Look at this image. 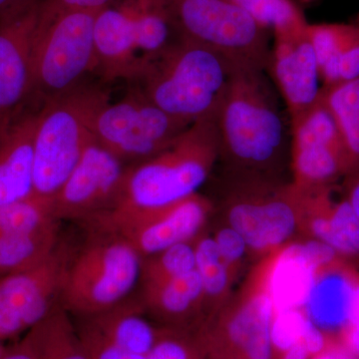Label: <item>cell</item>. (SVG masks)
Instances as JSON below:
<instances>
[{
  "mask_svg": "<svg viewBox=\"0 0 359 359\" xmlns=\"http://www.w3.org/2000/svg\"><path fill=\"white\" fill-rule=\"evenodd\" d=\"M238 69L211 49L181 39L151 59L137 82L161 110L192 125L214 119Z\"/></svg>",
  "mask_w": 359,
  "mask_h": 359,
  "instance_id": "cell-3",
  "label": "cell"
},
{
  "mask_svg": "<svg viewBox=\"0 0 359 359\" xmlns=\"http://www.w3.org/2000/svg\"><path fill=\"white\" fill-rule=\"evenodd\" d=\"M194 245L196 271L202 280L204 297H221L230 283V266L222 256L215 238H201Z\"/></svg>",
  "mask_w": 359,
  "mask_h": 359,
  "instance_id": "cell-30",
  "label": "cell"
},
{
  "mask_svg": "<svg viewBox=\"0 0 359 359\" xmlns=\"http://www.w3.org/2000/svg\"><path fill=\"white\" fill-rule=\"evenodd\" d=\"M72 252L65 245L46 261L0 278V340L18 339L59 306Z\"/></svg>",
  "mask_w": 359,
  "mask_h": 359,
  "instance_id": "cell-9",
  "label": "cell"
},
{
  "mask_svg": "<svg viewBox=\"0 0 359 359\" xmlns=\"http://www.w3.org/2000/svg\"><path fill=\"white\" fill-rule=\"evenodd\" d=\"M36 327L40 358L88 359L77 328L73 325L68 311L61 304Z\"/></svg>",
  "mask_w": 359,
  "mask_h": 359,
  "instance_id": "cell-26",
  "label": "cell"
},
{
  "mask_svg": "<svg viewBox=\"0 0 359 359\" xmlns=\"http://www.w3.org/2000/svg\"><path fill=\"white\" fill-rule=\"evenodd\" d=\"M22 1H25V0H0V18Z\"/></svg>",
  "mask_w": 359,
  "mask_h": 359,
  "instance_id": "cell-41",
  "label": "cell"
},
{
  "mask_svg": "<svg viewBox=\"0 0 359 359\" xmlns=\"http://www.w3.org/2000/svg\"><path fill=\"white\" fill-rule=\"evenodd\" d=\"M308 25L273 32L266 74L282 98L290 125L320 102L323 92Z\"/></svg>",
  "mask_w": 359,
  "mask_h": 359,
  "instance_id": "cell-14",
  "label": "cell"
},
{
  "mask_svg": "<svg viewBox=\"0 0 359 359\" xmlns=\"http://www.w3.org/2000/svg\"><path fill=\"white\" fill-rule=\"evenodd\" d=\"M219 159L214 119L188 127L159 154L129 165L114 204L88 222L167 209L198 194Z\"/></svg>",
  "mask_w": 359,
  "mask_h": 359,
  "instance_id": "cell-2",
  "label": "cell"
},
{
  "mask_svg": "<svg viewBox=\"0 0 359 359\" xmlns=\"http://www.w3.org/2000/svg\"><path fill=\"white\" fill-rule=\"evenodd\" d=\"M311 359H337L334 354H332V351L330 349L325 348L323 353L316 354V355L313 356Z\"/></svg>",
  "mask_w": 359,
  "mask_h": 359,
  "instance_id": "cell-42",
  "label": "cell"
},
{
  "mask_svg": "<svg viewBox=\"0 0 359 359\" xmlns=\"http://www.w3.org/2000/svg\"><path fill=\"white\" fill-rule=\"evenodd\" d=\"M141 302L126 301L102 313L84 318L97 334L116 346L137 355L147 356L165 330H158L144 316Z\"/></svg>",
  "mask_w": 359,
  "mask_h": 359,
  "instance_id": "cell-20",
  "label": "cell"
},
{
  "mask_svg": "<svg viewBox=\"0 0 359 359\" xmlns=\"http://www.w3.org/2000/svg\"><path fill=\"white\" fill-rule=\"evenodd\" d=\"M203 299L202 280L195 269L163 282L143 283L141 304L165 320L177 321L190 316Z\"/></svg>",
  "mask_w": 359,
  "mask_h": 359,
  "instance_id": "cell-23",
  "label": "cell"
},
{
  "mask_svg": "<svg viewBox=\"0 0 359 359\" xmlns=\"http://www.w3.org/2000/svg\"><path fill=\"white\" fill-rule=\"evenodd\" d=\"M275 316L268 292L261 287L249 295L224 323L200 344L212 359H273L271 327Z\"/></svg>",
  "mask_w": 359,
  "mask_h": 359,
  "instance_id": "cell-15",
  "label": "cell"
},
{
  "mask_svg": "<svg viewBox=\"0 0 359 359\" xmlns=\"http://www.w3.org/2000/svg\"><path fill=\"white\" fill-rule=\"evenodd\" d=\"M108 101L103 90L77 88L44 101L37 112L33 161V196L51 201L93 139L92 123Z\"/></svg>",
  "mask_w": 359,
  "mask_h": 359,
  "instance_id": "cell-4",
  "label": "cell"
},
{
  "mask_svg": "<svg viewBox=\"0 0 359 359\" xmlns=\"http://www.w3.org/2000/svg\"><path fill=\"white\" fill-rule=\"evenodd\" d=\"M180 39L211 49L241 69L266 72L273 32L233 0H165Z\"/></svg>",
  "mask_w": 359,
  "mask_h": 359,
  "instance_id": "cell-6",
  "label": "cell"
},
{
  "mask_svg": "<svg viewBox=\"0 0 359 359\" xmlns=\"http://www.w3.org/2000/svg\"><path fill=\"white\" fill-rule=\"evenodd\" d=\"M323 87L359 77V18L348 23L308 25Z\"/></svg>",
  "mask_w": 359,
  "mask_h": 359,
  "instance_id": "cell-18",
  "label": "cell"
},
{
  "mask_svg": "<svg viewBox=\"0 0 359 359\" xmlns=\"http://www.w3.org/2000/svg\"><path fill=\"white\" fill-rule=\"evenodd\" d=\"M355 285L341 271L321 269L302 309L323 332H342L348 325Z\"/></svg>",
  "mask_w": 359,
  "mask_h": 359,
  "instance_id": "cell-22",
  "label": "cell"
},
{
  "mask_svg": "<svg viewBox=\"0 0 359 359\" xmlns=\"http://www.w3.org/2000/svg\"><path fill=\"white\" fill-rule=\"evenodd\" d=\"M4 349H6V346H4V342H2L0 340V358H1L2 353H4Z\"/></svg>",
  "mask_w": 359,
  "mask_h": 359,
  "instance_id": "cell-43",
  "label": "cell"
},
{
  "mask_svg": "<svg viewBox=\"0 0 359 359\" xmlns=\"http://www.w3.org/2000/svg\"><path fill=\"white\" fill-rule=\"evenodd\" d=\"M128 166L92 139L72 173L52 198L55 219L86 222L107 211L121 191Z\"/></svg>",
  "mask_w": 359,
  "mask_h": 359,
  "instance_id": "cell-12",
  "label": "cell"
},
{
  "mask_svg": "<svg viewBox=\"0 0 359 359\" xmlns=\"http://www.w3.org/2000/svg\"><path fill=\"white\" fill-rule=\"evenodd\" d=\"M346 177V199L359 219V166Z\"/></svg>",
  "mask_w": 359,
  "mask_h": 359,
  "instance_id": "cell-38",
  "label": "cell"
},
{
  "mask_svg": "<svg viewBox=\"0 0 359 359\" xmlns=\"http://www.w3.org/2000/svg\"><path fill=\"white\" fill-rule=\"evenodd\" d=\"M0 359H41L36 325L13 346H6Z\"/></svg>",
  "mask_w": 359,
  "mask_h": 359,
  "instance_id": "cell-36",
  "label": "cell"
},
{
  "mask_svg": "<svg viewBox=\"0 0 359 359\" xmlns=\"http://www.w3.org/2000/svg\"><path fill=\"white\" fill-rule=\"evenodd\" d=\"M117 0H43L41 13L54 14L62 11H82L98 13Z\"/></svg>",
  "mask_w": 359,
  "mask_h": 359,
  "instance_id": "cell-35",
  "label": "cell"
},
{
  "mask_svg": "<svg viewBox=\"0 0 359 359\" xmlns=\"http://www.w3.org/2000/svg\"><path fill=\"white\" fill-rule=\"evenodd\" d=\"M210 205L199 194L161 211L123 218L90 222L93 231L116 233L126 240L142 259L180 244L198 235Z\"/></svg>",
  "mask_w": 359,
  "mask_h": 359,
  "instance_id": "cell-13",
  "label": "cell"
},
{
  "mask_svg": "<svg viewBox=\"0 0 359 359\" xmlns=\"http://www.w3.org/2000/svg\"><path fill=\"white\" fill-rule=\"evenodd\" d=\"M96 71L108 81L138 80L145 69L133 20L119 1L101 9L94 23Z\"/></svg>",
  "mask_w": 359,
  "mask_h": 359,
  "instance_id": "cell-16",
  "label": "cell"
},
{
  "mask_svg": "<svg viewBox=\"0 0 359 359\" xmlns=\"http://www.w3.org/2000/svg\"><path fill=\"white\" fill-rule=\"evenodd\" d=\"M58 245V224L32 233H0V278L39 266Z\"/></svg>",
  "mask_w": 359,
  "mask_h": 359,
  "instance_id": "cell-24",
  "label": "cell"
},
{
  "mask_svg": "<svg viewBox=\"0 0 359 359\" xmlns=\"http://www.w3.org/2000/svg\"><path fill=\"white\" fill-rule=\"evenodd\" d=\"M311 358V353L302 341L297 342L282 353V359H309Z\"/></svg>",
  "mask_w": 359,
  "mask_h": 359,
  "instance_id": "cell-39",
  "label": "cell"
},
{
  "mask_svg": "<svg viewBox=\"0 0 359 359\" xmlns=\"http://www.w3.org/2000/svg\"><path fill=\"white\" fill-rule=\"evenodd\" d=\"M355 325V327H359V283L358 285H355V290H354L351 316H349L348 325Z\"/></svg>",
  "mask_w": 359,
  "mask_h": 359,
  "instance_id": "cell-40",
  "label": "cell"
},
{
  "mask_svg": "<svg viewBox=\"0 0 359 359\" xmlns=\"http://www.w3.org/2000/svg\"><path fill=\"white\" fill-rule=\"evenodd\" d=\"M318 273L302 244L280 250L271 259L264 280V289L273 302L275 313L304 309Z\"/></svg>",
  "mask_w": 359,
  "mask_h": 359,
  "instance_id": "cell-19",
  "label": "cell"
},
{
  "mask_svg": "<svg viewBox=\"0 0 359 359\" xmlns=\"http://www.w3.org/2000/svg\"><path fill=\"white\" fill-rule=\"evenodd\" d=\"M202 351L200 342H194L174 330H165L146 359H192Z\"/></svg>",
  "mask_w": 359,
  "mask_h": 359,
  "instance_id": "cell-32",
  "label": "cell"
},
{
  "mask_svg": "<svg viewBox=\"0 0 359 359\" xmlns=\"http://www.w3.org/2000/svg\"><path fill=\"white\" fill-rule=\"evenodd\" d=\"M97 13H41L33 47V94L44 101L80 86L96 70L94 23Z\"/></svg>",
  "mask_w": 359,
  "mask_h": 359,
  "instance_id": "cell-7",
  "label": "cell"
},
{
  "mask_svg": "<svg viewBox=\"0 0 359 359\" xmlns=\"http://www.w3.org/2000/svg\"><path fill=\"white\" fill-rule=\"evenodd\" d=\"M290 126V154L297 190L304 194L320 192L330 189L339 176H346L348 172L346 147L323 98Z\"/></svg>",
  "mask_w": 359,
  "mask_h": 359,
  "instance_id": "cell-10",
  "label": "cell"
},
{
  "mask_svg": "<svg viewBox=\"0 0 359 359\" xmlns=\"http://www.w3.org/2000/svg\"><path fill=\"white\" fill-rule=\"evenodd\" d=\"M43 0H25L0 18V131L33 94V47Z\"/></svg>",
  "mask_w": 359,
  "mask_h": 359,
  "instance_id": "cell-11",
  "label": "cell"
},
{
  "mask_svg": "<svg viewBox=\"0 0 359 359\" xmlns=\"http://www.w3.org/2000/svg\"><path fill=\"white\" fill-rule=\"evenodd\" d=\"M191 125L168 115L140 88L99 108L92 123L93 138L127 165L154 157Z\"/></svg>",
  "mask_w": 359,
  "mask_h": 359,
  "instance_id": "cell-8",
  "label": "cell"
},
{
  "mask_svg": "<svg viewBox=\"0 0 359 359\" xmlns=\"http://www.w3.org/2000/svg\"><path fill=\"white\" fill-rule=\"evenodd\" d=\"M259 25L271 32L297 29L308 25L294 0H233Z\"/></svg>",
  "mask_w": 359,
  "mask_h": 359,
  "instance_id": "cell-29",
  "label": "cell"
},
{
  "mask_svg": "<svg viewBox=\"0 0 359 359\" xmlns=\"http://www.w3.org/2000/svg\"><path fill=\"white\" fill-rule=\"evenodd\" d=\"M58 223L51 201L34 196L0 207V233H32Z\"/></svg>",
  "mask_w": 359,
  "mask_h": 359,
  "instance_id": "cell-27",
  "label": "cell"
},
{
  "mask_svg": "<svg viewBox=\"0 0 359 359\" xmlns=\"http://www.w3.org/2000/svg\"><path fill=\"white\" fill-rule=\"evenodd\" d=\"M302 341L308 348L311 358L316 355V354L323 353L328 346L325 332H323L320 327H316L311 320L308 321Z\"/></svg>",
  "mask_w": 359,
  "mask_h": 359,
  "instance_id": "cell-37",
  "label": "cell"
},
{
  "mask_svg": "<svg viewBox=\"0 0 359 359\" xmlns=\"http://www.w3.org/2000/svg\"><path fill=\"white\" fill-rule=\"evenodd\" d=\"M328 191L309 195L306 200L311 233L337 254L359 256V219L346 199L330 204Z\"/></svg>",
  "mask_w": 359,
  "mask_h": 359,
  "instance_id": "cell-21",
  "label": "cell"
},
{
  "mask_svg": "<svg viewBox=\"0 0 359 359\" xmlns=\"http://www.w3.org/2000/svg\"><path fill=\"white\" fill-rule=\"evenodd\" d=\"M321 98L341 135L348 158V174L359 166V77L323 87Z\"/></svg>",
  "mask_w": 359,
  "mask_h": 359,
  "instance_id": "cell-25",
  "label": "cell"
},
{
  "mask_svg": "<svg viewBox=\"0 0 359 359\" xmlns=\"http://www.w3.org/2000/svg\"><path fill=\"white\" fill-rule=\"evenodd\" d=\"M266 72L233 73L214 117L219 159L231 171L276 178L292 145V126Z\"/></svg>",
  "mask_w": 359,
  "mask_h": 359,
  "instance_id": "cell-1",
  "label": "cell"
},
{
  "mask_svg": "<svg viewBox=\"0 0 359 359\" xmlns=\"http://www.w3.org/2000/svg\"><path fill=\"white\" fill-rule=\"evenodd\" d=\"M96 231L76 255L66 273L60 304L90 318L126 301L141 280L142 257L120 236Z\"/></svg>",
  "mask_w": 359,
  "mask_h": 359,
  "instance_id": "cell-5",
  "label": "cell"
},
{
  "mask_svg": "<svg viewBox=\"0 0 359 359\" xmlns=\"http://www.w3.org/2000/svg\"><path fill=\"white\" fill-rule=\"evenodd\" d=\"M196 269L195 245L180 243L142 259L141 282L154 283L186 275Z\"/></svg>",
  "mask_w": 359,
  "mask_h": 359,
  "instance_id": "cell-28",
  "label": "cell"
},
{
  "mask_svg": "<svg viewBox=\"0 0 359 359\" xmlns=\"http://www.w3.org/2000/svg\"><path fill=\"white\" fill-rule=\"evenodd\" d=\"M203 351H204V349H203V351H201V353H198L197 355L194 356V358L192 359H203V355H202Z\"/></svg>",
  "mask_w": 359,
  "mask_h": 359,
  "instance_id": "cell-44",
  "label": "cell"
},
{
  "mask_svg": "<svg viewBox=\"0 0 359 359\" xmlns=\"http://www.w3.org/2000/svg\"><path fill=\"white\" fill-rule=\"evenodd\" d=\"M88 359H146V356L130 353L97 334L86 323L77 328Z\"/></svg>",
  "mask_w": 359,
  "mask_h": 359,
  "instance_id": "cell-33",
  "label": "cell"
},
{
  "mask_svg": "<svg viewBox=\"0 0 359 359\" xmlns=\"http://www.w3.org/2000/svg\"><path fill=\"white\" fill-rule=\"evenodd\" d=\"M215 241L218 245L224 261L230 266L231 264L238 263L247 250L248 245L245 238L231 226L229 228L222 229L217 233Z\"/></svg>",
  "mask_w": 359,
  "mask_h": 359,
  "instance_id": "cell-34",
  "label": "cell"
},
{
  "mask_svg": "<svg viewBox=\"0 0 359 359\" xmlns=\"http://www.w3.org/2000/svg\"><path fill=\"white\" fill-rule=\"evenodd\" d=\"M309 318L304 309L276 311L271 321V341L273 351H283L302 341Z\"/></svg>",
  "mask_w": 359,
  "mask_h": 359,
  "instance_id": "cell-31",
  "label": "cell"
},
{
  "mask_svg": "<svg viewBox=\"0 0 359 359\" xmlns=\"http://www.w3.org/2000/svg\"><path fill=\"white\" fill-rule=\"evenodd\" d=\"M37 112L20 114L0 131V207L33 196Z\"/></svg>",
  "mask_w": 359,
  "mask_h": 359,
  "instance_id": "cell-17",
  "label": "cell"
}]
</instances>
